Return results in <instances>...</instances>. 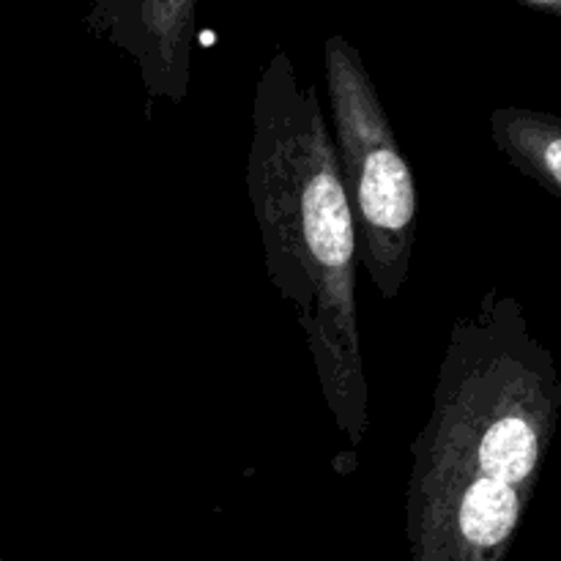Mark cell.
<instances>
[{
  "instance_id": "obj_6",
  "label": "cell",
  "mask_w": 561,
  "mask_h": 561,
  "mask_svg": "<svg viewBox=\"0 0 561 561\" xmlns=\"http://www.w3.org/2000/svg\"><path fill=\"white\" fill-rule=\"evenodd\" d=\"M513 3L526 5L531 11H542V14L561 16V0H513Z\"/></svg>"
},
{
  "instance_id": "obj_4",
  "label": "cell",
  "mask_w": 561,
  "mask_h": 561,
  "mask_svg": "<svg viewBox=\"0 0 561 561\" xmlns=\"http://www.w3.org/2000/svg\"><path fill=\"white\" fill-rule=\"evenodd\" d=\"M85 31L140 69L148 113L190 96L197 47V0H91Z\"/></svg>"
},
{
  "instance_id": "obj_5",
  "label": "cell",
  "mask_w": 561,
  "mask_h": 561,
  "mask_svg": "<svg viewBox=\"0 0 561 561\" xmlns=\"http://www.w3.org/2000/svg\"><path fill=\"white\" fill-rule=\"evenodd\" d=\"M491 135L507 162L548 195L561 197V121L531 107H496Z\"/></svg>"
},
{
  "instance_id": "obj_3",
  "label": "cell",
  "mask_w": 561,
  "mask_h": 561,
  "mask_svg": "<svg viewBox=\"0 0 561 561\" xmlns=\"http://www.w3.org/2000/svg\"><path fill=\"white\" fill-rule=\"evenodd\" d=\"M332 142L359 244V266L394 301L416 244V181L359 49L340 33L323 44Z\"/></svg>"
},
{
  "instance_id": "obj_1",
  "label": "cell",
  "mask_w": 561,
  "mask_h": 561,
  "mask_svg": "<svg viewBox=\"0 0 561 561\" xmlns=\"http://www.w3.org/2000/svg\"><path fill=\"white\" fill-rule=\"evenodd\" d=\"M561 420V376L524 305L485 290L449 329L411 442L409 561H507Z\"/></svg>"
},
{
  "instance_id": "obj_2",
  "label": "cell",
  "mask_w": 561,
  "mask_h": 561,
  "mask_svg": "<svg viewBox=\"0 0 561 561\" xmlns=\"http://www.w3.org/2000/svg\"><path fill=\"white\" fill-rule=\"evenodd\" d=\"M244 181L268 279L296 310L329 414L356 453L370 431L356 225L318 88L285 49L255 82Z\"/></svg>"
}]
</instances>
